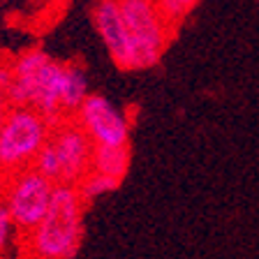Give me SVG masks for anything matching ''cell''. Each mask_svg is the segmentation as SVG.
<instances>
[{
  "label": "cell",
  "mask_w": 259,
  "mask_h": 259,
  "mask_svg": "<svg viewBox=\"0 0 259 259\" xmlns=\"http://www.w3.org/2000/svg\"><path fill=\"white\" fill-rule=\"evenodd\" d=\"M12 81L10 97L12 107L35 109L51 125L63 120L60 111V91H63V70L65 63L54 60L39 47L26 49L10 63Z\"/></svg>",
  "instance_id": "cell-1"
},
{
  "label": "cell",
  "mask_w": 259,
  "mask_h": 259,
  "mask_svg": "<svg viewBox=\"0 0 259 259\" xmlns=\"http://www.w3.org/2000/svg\"><path fill=\"white\" fill-rule=\"evenodd\" d=\"M83 206L76 185H56L44 218L28 234L32 259H72L83 236Z\"/></svg>",
  "instance_id": "cell-2"
},
{
  "label": "cell",
  "mask_w": 259,
  "mask_h": 259,
  "mask_svg": "<svg viewBox=\"0 0 259 259\" xmlns=\"http://www.w3.org/2000/svg\"><path fill=\"white\" fill-rule=\"evenodd\" d=\"M93 148V141L74 123V118H63L51 125L49 141L35 157L32 169L54 185H79L81 178L91 174Z\"/></svg>",
  "instance_id": "cell-3"
},
{
  "label": "cell",
  "mask_w": 259,
  "mask_h": 259,
  "mask_svg": "<svg viewBox=\"0 0 259 259\" xmlns=\"http://www.w3.org/2000/svg\"><path fill=\"white\" fill-rule=\"evenodd\" d=\"M51 135V123L35 109L10 107L0 123V176L30 169Z\"/></svg>",
  "instance_id": "cell-4"
},
{
  "label": "cell",
  "mask_w": 259,
  "mask_h": 259,
  "mask_svg": "<svg viewBox=\"0 0 259 259\" xmlns=\"http://www.w3.org/2000/svg\"><path fill=\"white\" fill-rule=\"evenodd\" d=\"M125 21L135 56V70L160 63L174 35V26L162 14L157 0H116Z\"/></svg>",
  "instance_id": "cell-5"
},
{
  "label": "cell",
  "mask_w": 259,
  "mask_h": 259,
  "mask_svg": "<svg viewBox=\"0 0 259 259\" xmlns=\"http://www.w3.org/2000/svg\"><path fill=\"white\" fill-rule=\"evenodd\" d=\"M3 208L7 210L10 222L16 232L30 234L44 218L56 185L35 169H23L10 178H3Z\"/></svg>",
  "instance_id": "cell-6"
},
{
  "label": "cell",
  "mask_w": 259,
  "mask_h": 259,
  "mask_svg": "<svg viewBox=\"0 0 259 259\" xmlns=\"http://www.w3.org/2000/svg\"><path fill=\"white\" fill-rule=\"evenodd\" d=\"M74 123L79 125L93 146L123 148L130 141V120L111 100L104 95H91L74 113Z\"/></svg>",
  "instance_id": "cell-7"
},
{
  "label": "cell",
  "mask_w": 259,
  "mask_h": 259,
  "mask_svg": "<svg viewBox=\"0 0 259 259\" xmlns=\"http://www.w3.org/2000/svg\"><path fill=\"white\" fill-rule=\"evenodd\" d=\"M93 26L107 47V54L120 70H135V56L125 21L116 0H97L93 7Z\"/></svg>",
  "instance_id": "cell-8"
},
{
  "label": "cell",
  "mask_w": 259,
  "mask_h": 259,
  "mask_svg": "<svg viewBox=\"0 0 259 259\" xmlns=\"http://www.w3.org/2000/svg\"><path fill=\"white\" fill-rule=\"evenodd\" d=\"M91 95V83H88L86 70L76 63H65L63 70V91H60V111L63 118H74L79 107L86 102Z\"/></svg>",
  "instance_id": "cell-9"
},
{
  "label": "cell",
  "mask_w": 259,
  "mask_h": 259,
  "mask_svg": "<svg viewBox=\"0 0 259 259\" xmlns=\"http://www.w3.org/2000/svg\"><path fill=\"white\" fill-rule=\"evenodd\" d=\"M130 167V146L123 148H107V146H95L93 148L91 171L102 174V176L123 181L125 171Z\"/></svg>",
  "instance_id": "cell-10"
},
{
  "label": "cell",
  "mask_w": 259,
  "mask_h": 259,
  "mask_svg": "<svg viewBox=\"0 0 259 259\" xmlns=\"http://www.w3.org/2000/svg\"><path fill=\"white\" fill-rule=\"evenodd\" d=\"M118 185H120V181H116V178H109V176H102V174L91 171V174H86V176L79 181L76 190H79L81 199L91 201V199H97V197L111 192V190H116Z\"/></svg>",
  "instance_id": "cell-11"
},
{
  "label": "cell",
  "mask_w": 259,
  "mask_h": 259,
  "mask_svg": "<svg viewBox=\"0 0 259 259\" xmlns=\"http://www.w3.org/2000/svg\"><path fill=\"white\" fill-rule=\"evenodd\" d=\"M199 0H157V5H160L162 14L167 16V21L176 28V23L197 5Z\"/></svg>",
  "instance_id": "cell-12"
},
{
  "label": "cell",
  "mask_w": 259,
  "mask_h": 259,
  "mask_svg": "<svg viewBox=\"0 0 259 259\" xmlns=\"http://www.w3.org/2000/svg\"><path fill=\"white\" fill-rule=\"evenodd\" d=\"M10 81H12V70L10 63L0 65V123L5 118V113L10 111V97H7V91H10Z\"/></svg>",
  "instance_id": "cell-13"
},
{
  "label": "cell",
  "mask_w": 259,
  "mask_h": 259,
  "mask_svg": "<svg viewBox=\"0 0 259 259\" xmlns=\"http://www.w3.org/2000/svg\"><path fill=\"white\" fill-rule=\"evenodd\" d=\"M12 232H14V227H12V222H10V215H7V210L0 204V252H3V248L7 245Z\"/></svg>",
  "instance_id": "cell-14"
}]
</instances>
